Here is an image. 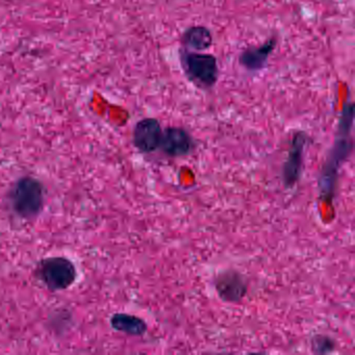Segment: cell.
I'll use <instances>...</instances> for the list:
<instances>
[{
    "instance_id": "6da1fadb",
    "label": "cell",
    "mask_w": 355,
    "mask_h": 355,
    "mask_svg": "<svg viewBox=\"0 0 355 355\" xmlns=\"http://www.w3.org/2000/svg\"><path fill=\"white\" fill-rule=\"evenodd\" d=\"M353 117H354L353 103H346L340 114L334 145L320 173V197L324 202L331 203L334 197V191H336L338 171L352 151L351 130L353 126Z\"/></svg>"
},
{
    "instance_id": "7a4b0ae2",
    "label": "cell",
    "mask_w": 355,
    "mask_h": 355,
    "mask_svg": "<svg viewBox=\"0 0 355 355\" xmlns=\"http://www.w3.org/2000/svg\"><path fill=\"white\" fill-rule=\"evenodd\" d=\"M180 59L184 74L195 86L209 90L217 84L220 74L217 58L209 53L182 49Z\"/></svg>"
},
{
    "instance_id": "3957f363",
    "label": "cell",
    "mask_w": 355,
    "mask_h": 355,
    "mask_svg": "<svg viewBox=\"0 0 355 355\" xmlns=\"http://www.w3.org/2000/svg\"><path fill=\"white\" fill-rule=\"evenodd\" d=\"M44 201L43 186L33 178H24L18 180L12 193V202L18 215L24 218H33L40 213Z\"/></svg>"
},
{
    "instance_id": "277c9868",
    "label": "cell",
    "mask_w": 355,
    "mask_h": 355,
    "mask_svg": "<svg viewBox=\"0 0 355 355\" xmlns=\"http://www.w3.org/2000/svg\"><path fill=\"white\" fill-rule=\"evenodd\" d=\"M39 274L47 288L61 291L74 284L76 269L72 261L65 257H49L41 261Z\"/></svg>"
},
{
    "instance_id": "5b68a950",
    "label": "cell",
    "mask_w": 355,
    "mask_h": 355,
    "mask_svg": "<svg viewBox=\"0 0 355 355\" xmlns=\"http://www.w3.org/2000/svg\"><path fill=\"white\" fill-rule=\"evenodd\" d=\"M309 143V137L304 132L295 134L288 150V157L282 168V182L286 188H293L302 174L304 150Z\"/></svg>"
},
{
    "instance_id": "8992f818",
    "label": "cell",
    "mask_w": 355,
    "mask_h": 355,
    "mask_svg": "<svg viewBox=\"0 0 355 355\" xmlns=\"http://www.w3.org/2000/svg\"><path fill=\"white\" fill-rule=\"evenodd\" d=\"M161 123L155 118L140 120L134 128V145L140 153H151L159 148L161 145Z\"/></svg>"
},
{
    "instance_id": "52a82bcc",
    "label": "cell",
    "mask_w": 355,
    "mask_h": 355,
    "mask_svg": "<svg viewBox=\"0 0 355 355\" xmlns=\"http://www.w3.org/2000/svg\"><path fill=\"white\" fill-rule=\"evenodd\" d=\"M194 147L192 136L184 128L173 126L163 130L159 148L169 157H184L192 153Z\"/></svg>"
},
{
    "instance_id": "ba28073f",
    "label": "cell",
    "mask_w": 355,
    "mask_h": 355,
    "mask_svg": "<svg viewBox=\"0 0 355 355\" xmlns=\"http://www.w3.org/2000/svg\"><path fill=\"white\" fill-rule=\"evenodd\" d=\"M216 290L222 300L236 303L244 298L247 293V282L239 272H223L216 279Z\"/></svg>"
},
{
    "instance_id": "9c48e42d",
    "label": "cell",
    "mask_w": 355,
    "mask_h": 355,
    "mask_svg": "<svg viewBox=\"0 0 355 355\" xmlns=\"http://www.w3.org/2000/svg\"><path fill=\"white\" fill-rule=\"evenodd\" d=\"M276 44L277 40L271 38L261 46L246 49L241 53L239 62L248 71H259L267 65L268 60L275 49Z\"/></svg>"
},
{
    "instance_id": "30bf717a",
    "label": "cell",
    "mask_w": 355,
    "mask_h": 355,
    "mask_svg": "<svg viewBox=\"0 0 355 355\" xmlns=\"http://www.w3.org/2000/svg\"><path fill=\"white\" fill-rule=\"evenodd\" d=\"M182 44L189 51H207L213 45V35L205 26H191L182 34Z\"/></svg>"
},
{
    "instance_id": "8fae6325",
    "label": "cell",
    "mask_w": 355,
    "mask_h": 355,
    "mask_svg": "<svg viewBox=\"0 0 355 355\" xmlns=\"http://www.w3.org/2000/svg\"><path fill=\"white\" fill-rule=\"evenodd\" d=\"M111 325L117 331L130 336H143L146 334L147 324L144 320L128 313H116L112 317Z\"/></svg>"
},
{
    "instance_id": "7c38bea8",
    "label": "cell",
    "mask_w": 355,
    "mask_h": 355,
    "mask_svg": "<svg viewBox=\"0 0 355 355\" xmlns=\"http://www.w3.org/2000/svg\"><path fill=\"white\" fill-rule=\"evenodd\" d=\"M334 347L336 344L329 336L318 334L311 338V348L315 354H328L334 351Z\"/></svg>"
}]
</instances>
